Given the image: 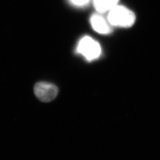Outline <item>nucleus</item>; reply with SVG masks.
<instances>
[{"label": "nucleus", "mask_w": 160, "mask_h": 160, "mask_svg": "<svg viewBox=\"0 0 160 160\" xmlns=\"http://www.w3.org/2000/svg\"><path fill=\"white\" fill-rule=\"evenodd\" d=\"M119 0H93L94 6L100 13L110 11L117 6Z\"/></svg>", "instance_id": "39448f33"}, {"label": "nucleus", "mask_w": 160, "mask_h": 160, "mask_svg": "<svg viewBox=\"0 0 160 160\" xmlns=\"http://www.w3.org/2000/svg\"><path fill=\"white\" fill-rule=\"evenodd\" d=\"M78 49L88 61L98 58L101 53V47L99 44L89 36L84 37L80 40Z\"/></svg>", "instance_id": "f03ea898"}, {"label": "nucleus", "mask_w": 160, "mask_h": 160, "mask_svg": "<svg viewBox=\"0 0 160 160\" xmlns=\"http://www.w3.org/2000/svg\"><path fill=\"white\" fill-rule=\"evenodd\" d=\"M91 24L95 31L99 33L108 34L111 31L106 20L99 15L95 14L91 18Z\"/></svg>", "instance_id": "20e7f679"}, {"label": "nucleus", "mask_w": 160, "mask_h": 160, "mask_svg": "<svg viewBox=\"0 0 160 160\" xmlns=\"http://www.w3.org/2000/svg\"><path fill=\"white\" fill-rule=\"evenodd\" d=\"M34 93L40 101L49 102L56 98L58 93V89L53 84L39 82L35 85Z\"/></svg>", "instance_id": "7ed1b4c3"}, {"label": "nucleus", "mask_w": 160, "mask_h": 160, "mask_svg": "<svg viewBox=\"0 0 160 160\" xmlns=\"http://www.w3.org/2000/svg\"><path fill=\"white\" fill-rule=\"evenodd\" d=\"M71 2L77 6H83V5L87 3L89 0H71Z\"/></svg>", "instance_id": "423d86ee"}, {"label": "nucleus", "mask_w": 160, "mask_h": 160, "mask_svg": "<svg viewBox=\"0 0 160 160\" xmlns=\"http://www.w3.org/2000/svg\"><path fill=\"white\" fill-rule=\"evenodd\" d=\"M108 21L114 26L129 28L135 23L136 16L134 13L127 8L116 6L109 11Z\"/></svg>", "instance_id": "f257e3e1"}]
</instances>
